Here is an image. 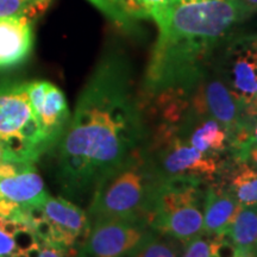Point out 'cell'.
Masks as SVG:
<instances>
[{
	"label": "cell",
	"instance_id": "7c38bea8",
	"mask_svg": "<svg viewBox=\"0 0 257 257\" xmlns=\"http://www.w3.org/2000/svg\"><path fill=\"white\" fill-rule=\"evenodd\" d=\"M239 202L223 186L214 182L207 186L204 199L202 233L216 236L227 231L240 210Z\"/></svg>",
	"mask_w": 257,
	"mask_h": 257
},
{
	"label": "cell",
	"instance_id": "5b68a950",
	"mask_svg": "<svg viewBox=\"0 0 257 257\" xmlns=\"http://www.w3.org/2000/svg\"><path fill=\"white\" fill-rule=\"evenodd\" d=\"M23 224L41 242L55 246L67 257H75L91 230V220L82 208L67 199L48 197L38 206L22 208Z\"/></svg>",
	"mask_w": 257,
	"mask_h": 257
},
{
	"label": "cell",
	"instance_id": "277c9868",
	"mask_svg": "<svg viewBox=\"0 0 257 257\" xmlns=\"http://www.w3.org/2000/svg\"><path fill=\"white\" fill-rule=\"evenodd\" d=\"M0 144L11 161L31 165L50 150L32 111L28 82H0Z\"/></svg>",
	"mask_w": 257,
	"mask_h": 257
},
{
	"label": "cell",
	"instance_id": "8992f818",
	"mask_svg": "<svg viewBox=\"0 0 257 257\" xmlns=\"http://www.w3.org/2000/svg\"><path fill=\"white\" fill-rule=\"evenodd\" d=\"M147 152L163 179L193 176L213 181L219 170V157L205 155L178 135L173 125L157 124L147 141Z\"/></svg>",
	"mask_w": 257,
	"mask_h": 257
},
{
	"label": "cell",
	"instance_id": "e575fe53",
	"mask_svg": "<svg viewBox=\"0 0 257 257\" xmlns=\"http://www.w3.org/2000/svg\"><path fill=\"white\" fill-rule=\"evenodd\" d=\"M252 257H257V256H255V255H253V256H252Z\"/></svg>",
	"mask_w": 257,
	"mask_h": 257
},
{
	"label": "cell",
	"instance_id": "4fadbf2b",
	"mask_svg": "<svg viewBox=\"0 0 257 257\" xmlns=\"http://www.w3.org/2000/svg\"><path fill=\"white\" fill-rule=\"evenodd\" d=\"M204 205H186L156 216L152 220V227L156 232L172 237L182 244H187L202 234L204 217L201 208Z\"/></svg>",
	"mask_w": 257,
	"mask_h": 257
},
{
	"label": "cell",
	"instance_id": "603a6c76",
	"mask_svg": "<svg viewBox=\"0 0 257 257\" xmlns=\"http://www.w3.org/2000/svg\"><path fill=\"white\" fill-rule=\"evenodd\" d=\"M205 238L200 236L195 237L185 244V250L181 257H210L211 256V238Z\"/></svg>",
	"mask_w": 257,
	"mask_h": 257
},
{
	"label": "cell",
	"instance_id": "4316f807",
	"mask_svg": "<svg viewBox=\"0 0 257 257\" xmlns=\"http://www.w3.org/2000/svg\"><path fill=\"white\" fill-rule=\"evenodd\" d=\"M244 161L248 162L249 165L257 168V144L252 143L251 146L249 147L248 152H246L245 156H244Z\"/></svg>",
	"mask_w": 257,
	"mask_h": 257
},
{
	"label": "cell",
	"instance_id": "d4e9b609",
	"mask_svg": "<svg viewBox=\"0 0 257 257\" xmlns=\"http://www.w3.org/2000/svg\"><path fill=\"white\" fill-rule=\"evenodd\" d=\"M232 2L242 10L246 18L251 17L257 12V0H232Z\"/></svg>",
	"mask_w": 257,
	"mask_h": 257
},
{
	"label": "cell",
	"instance_id": "3957f363",
	"mask_svg": "<svg viewBox=\"0 0 257 257\" xmlns=\"http://www.w3.org/2000/svg\"><path fill=\"white\" fill-rule=\"evenodd\" d=\"M162 180L146 144L96 186L88 206L89 220L143 219L150 224Z\"/></svg>",
	"mask_w": 257,
	"mask_h": 257
},
{
	"label": "cell",
	"instance_id": "e0dca14e",
	"mask_svg": "<svg viewBox=\"0 0 257 257\" xmlns=\"http://www.w3.org/2000/svg\"><path fill=\"white\" fill-rule=\"evenodd\" d=\"M40 245V239L27 225L0 216V257L28 253Z\"/></svg>",
	"mask_w": 257,
	"mask_h": 257
},
{
	"label": "cell",
	"instance_id": "7a4b0ae2",
	"mask_svg": "<svg viewBox=\"0 0 257 257\" xmlns=\"http://www.w3.org/2000/svg\"><path fill=\"white\" fill-rule=\"evenodd\" d=\"M245 19L232 0L176 8L157 25L159 35L144 73L141 104L168 93L189 94L213 68L232 29Z\"/></svg>",
	"mask_w": 257,
	"mask_h": 257
},
{
	"label": "cell",
	"instance_id": "1f68e13d",
	"mask_svg": "<svg viewBox=\"0 0 257 257\" xmlns=\"http://www.w3.org/2000/svg\"><path fill=\"white\" fill-rule=\"evenodd\" d=\"M253 138H255V143L257 144V119L253 124Z\"/></svg>",
	"mask_w": 257,
	"mask_h": 257
},
{
	"label": "cell",
	"instance_id": "2e32d148",
	"mask_svg": "<svg viewBox=\"0 0 257 257\" xmlns=\"http://www.w3.org/2000/svg\"><path fill=\"white\" fill-rule=\"evenodd\" d=\"M218 172L223 176L218 184L231 193L240 206L257 205V168L245 161L232 159V163H224L223 172Z\"/></svg>",
	"mask_w": 257,
	"mask_h": 257
},
{
	"label": "cell",
	"instance_id": "6da1fadb",
	"mask_svg": "<svg viewBox=\"0 0 257 257\" xmlns=\"http://www.w3.org/2000/svg\"><path fill=\"white\" fill-rule=\"evenodd\" d=\"M148 137L130 60L117 49L106 51L57 143L62 192L74 200H91L96 186L146 146Z\"/></svg>",
	"mask_w": 257,
	"mask_h": 257
},
{
	"label": "cell",
	"instance_id": "5bb4252c",
	"mask_svg": "<svg viewBox=\"0 0 257 257\" xmlns=\"http://www.w3.org/2000/svg\"><path fill=\"white\" fill-rule=\"evenodd\" d=\"M36 118L48 146L51 149L59 143L70 118L66 96L54 83L48 82L46 95L41 108L36 113Z\"/></svg>",
	"mask_w": 257,
	"mask_h": 257
},
{
	"label": "cell",
	"instance_id": "4dcf8cb0",
	"mask_svg": "<svg viewBox=\"0 0 257 257\" xmlns=\"http://www.w3.org/2000/svg\"><path fill=\"white\" fill-rule=\"evenodd\" d=\"M253 253L248 252V251H243V250H238L237 249V253L234 257H252Z\"/></svg>",
	"mask_w": 257,
	"mask_h": 257
},
{
	"label": "cell",
	"instance_id": "9c48e42d",
	"mask_svg": "<svg viewBox=\"0 0 257 257\" xmlns=\"http://www.w3.org/2000/svg\"><path fill=\"white\" fill-rule=\"evenodd\" d=\"M189 111L210 115L219 121L226 130L227 140L243 127L253 126L256 121L246 115L243 106L231 94L213 68L189 93Z\"/></svg>",
	"mask_w": 257,
	"mask_h": 257
},
{
	"label": "cell",
	"instance_id": "52a82bcc",
	"mask_svg": "<svg viewBox=\"0 0 257 257\" xmlns=\"http://www.w3.org/2000/svg\"><path fill=\"white\" fill-rule=\"evenodd\" d=\"M213 69L245 110L257 87V34L227 38L214 59Z\"/></svg>",
	"mask_w": 257,
	"mask_h": 257
},
{
	"label": "cell",
	"instance_id": "44dd1931",
	"mask_svg": "<svg viewBox=\"0 0 257 257\" xmlns=\"http://www.w3.org/2000/svg\"><path fill=\"white\" fill-rule=\"evenodd\" d=\"M134 3L140 10L142 19H153L156 25L165 22L181 5L180 0H134Z\"/></svg>",
	"mask_w": 257,
	"mask_h": 257
},
{
	"label": "cell",
	"instance_id": "484cf974",
	"mask_svg": "<svg viewBox=\"0 0 257 257\" xmlns=\"http://www.w3.org/2000/svg\"><path fill=\"white\" fill-rule=\"evenodd\" d=\"M40 256L38 257H67L61 250L56 249L55 246H51L49 244L41 242L40 240Z\"/></svg>",
	"mask_w": 257,
	"mask_h": 257
},
{
	"label": "cell",
	"instance_id": "30bf717a",
	"mask_svg": "<svg viewBox=\"0 0 257 257\" xmlns=\"http://www.w3.org/2000/svg\"><path fill=\"white\" fill-rule=\"evenodd\" d=\"M34 46V22L25 16L0 17V69L28 60Z\"/></svg>",
	"mask_w": 257,
	"mask_h": 257
},
{
	"label": "cell",
	"instance_id": "d6a6232c",
	"mask_svg": "<svg viewBox=\"0 0 257 257\" xmlns=\"http://www.w3.org/2000/svg\"><path fill=\"white\" fill-rule=\"evenodd\" d=\"M3 197H4V195H3V194H2V193H0V199H2Z\"/></svg>",
	"mask_w": 257,
	"mask_h": 257
},
{
	"label": "cell",
	"instance_id": "f546056e",
	"mask_svg": "<svg viewBox=\"0 0 257 257\" xmlns=\"http://www.w3.org/2000/svg\"><path fill=\"white\" fill-rule=\"evenodd\" d=\"M5 161H11V160H10L9 154L5 150V148L3 147L2 144H0V163L5 162ZM14 162H15V161H14Z\"/></svg>",
	"mask_w": 257,
	"mask_h": 257
},
{
	"label": "cell",
	"instance_id": "ac0fdd59",
	"mask_svg": "<svg viewBox=\"0 0 257 257\" xmlns=\"http://www.w3.org/2000/svg\"><path fill=\"white\" fill-rule=\"evenodd\" d=\"M226 232L237 249L257 256V205L240 207Z\"/></svg>",
	"mask_w": 257,
	"mask_h": 257
},
{
	"label": "cell",
	"instance_id": "ffe728a7",
	"mask_svg": "<svg viewBox=\"0 0 257 257\" xmlns=\"http://www.w3.org/2000/svg\"><path fill=\"white\" fill-rule=\"evenodd\" d=\"M185 245L172 237L156 232L138 251L136 257H180Z\"/></svg>",
	"mask_w": 257,
	"mask_h": 257
},
{
	"label": "cell",
	"instance_id": "ba28073f",
	"mask_svg": "<svg viewBox=\"0 0 257 257\" xmlns=\"http://www.w3.org/2000/svg\"><path fill=\"white\" fill-rule=\"evenodd\" d=\"M155 230L143 219H100L91 230L75 257H136Z\"/></svg>",
	"mask_w": 257,
	"mask_h": 257
},
{
	"label": "cell",
	"instance_id": "d6986e66",
	"mask_svg": "<svg viewBox=\"0 0 257 257\" xmlns=\"http://www.w3.org/2000/svg\"><path fill=\"white\" fill-rule=\"evenodd\" d=\"M50 3L51 0H0V17L19 15L35 22Z\"/></svg>",
	"mask_w": 257,
	"mask_h": 257
},
{
	"label": "cell",
	"instance_id": "8fae6325",
	"mask_svg": "<svg viewBox=\"0 0 257 257\" xmlns=\"http://www.w3.org/2000/svg\"><path fill=\"white\" fill-rule=\"evenodd\" d=\"M175 127L182 140L187 141L205 155L219 157L229 149L226 130L210 115L195 114L188 111L184 120Z\"/></svg>",
	"mask_w": 257,
	"mask_h": 257
},
{
	"label": "cell",
	"instance_id": "f1b7e54d",
	"mask_svg": "<svg viewBox=\"0 0 257 257\" xmlns=\"http://www.w3.org/2000/svg\"><path fill=\"white\" fill-rule=\"evenodd\" d=\"M208 2H218V0H180V4L181 5L200 4V3H208Z\"/></svg>",
	"mask_w": 257,
	"mask_h": 257
},
{
	"label": "cell",
	"instance_id": "7402d4cb",
	"mask_svg": "<svg viewBox=\"0 0 257 257\" xmlns=\"http://www.w3.org/2000/svg\"><path fill=\"white\" fill-rule=\"evenodd\" d=\"M113 10L123 23V29L126 31L135 30V19H142L140 10L135 5L134 0H105Z\"/></svg>",
	"mask_w": 257,
	"mask_h": 257
},
{
	"label": "cell",
	"instance_id": "9a60e30c",
	"mask_svg": "<svg viewBox=\"0 0 257 257\" xmlns=\"http://www.w3.org/2000/svg\"><path fill=\"white\" fill-rule=\"evenodd\" d=\"M0 193L22 208L38 206L49 197L43 179L34 166L28 167L14 176L0 179Z\"/></svg>",
	"mask_w": 257,
	"mask_h": 257
},
{
	"label": "cell",
	"instance_id": "836d02e7",
	"mask_svg": "<svg viewBox=\"0 0 257 257\" xmlns=\"http://www.w3.org/2000/svg\"><path fill=\"white\" fill-rule=\"evenodd\" d=\"M210 257H217V256H214V255H211Z\"/></svg>",
	"mask_w": 257,
	"mask_h": 257
},
{
	"label": "cell",
	"instance_id": "cb8c5ba5",
	"mask_svg": "<svg viewBox=\"0 0 257 257\" xmlns=\"http://www.w3.org/2000/svg\"><path fill=\"white\" fill-rule=\"evenodd\" d=\"M88 2L94 5L96 9L100 10L102 14H104L108 19H111L114 24H117L118 27L123 29V23H121L120 18L118 17V15L107 5V3H106L105 0H88Z\"/></svg>",
	"mask_w": 257,
	"mask_h": 257
},
{
	"label": "cell",
	"instance_id": "83f0119b",
	"mask_svg": "<svg viewBox=\"0 0 257 257\" xmlns=\"http://www.w3.org/2000/svg\"><path fill=\"white\" fill-rule=\"evenodd\" d=\"M245 113L250 118V119H252V120L257 119V87H256L255 94H253L251 102H250L248 107L245 108Z\"/></svg>",
	"mask_w": 257,
	"mask_h": 257
}]
</instances>
